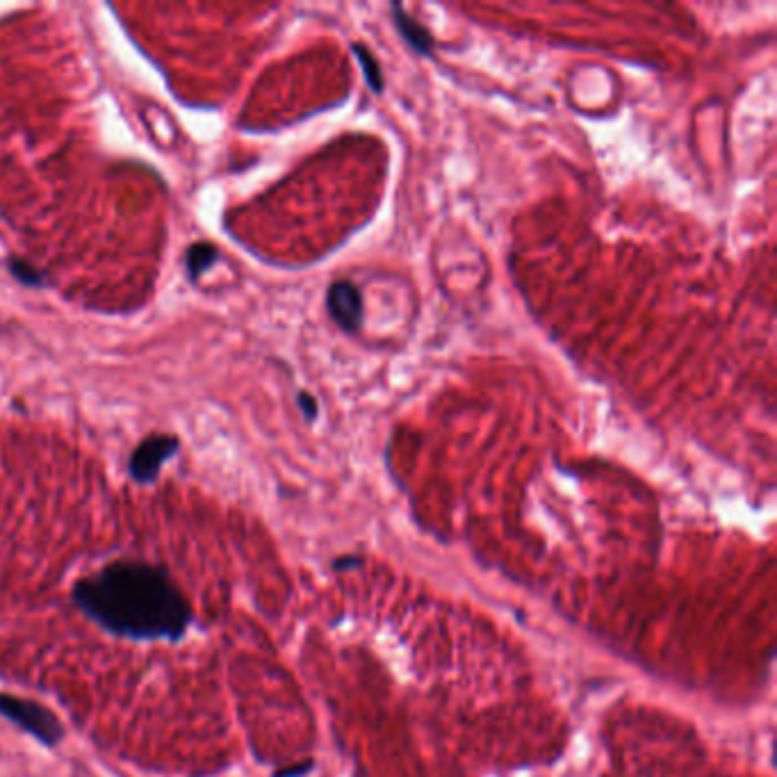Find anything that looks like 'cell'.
<instances>
[{"label": "cell", "instance_id": "1", "mask_svg": "<svg viewBox=\"0 0 777 777\" xmlns=\"http://www.w3.org/2000/svg\"><path fill=\"white\" fill-rule=\"evenodd\" d=\"M73 602L98 627L133 641H176L190 607L169 575L146 561H112L73 586Z\"/></svg>", "mask_w": 777, "mask_h": 777}, {"label": "cell", "instance_id": "2", "mask_svg": "<svg viewBox=\"0 0 777 777\" xmlns=\"http://www.w3.org/2000/svg\"><path fill=\"white\" fill-rule=\"evenodd\" d=\"M0 716H7L12 723L23 727L32 736H37L39 741H44L46 746H53L62 736V727L55 721V716L30 700L0 693Z\"/></svg>", "mask_w": 777, "mask_h": 777}, {"label": "cell", "instance_id": "3", "mask_svg": "<svg viewBox=\"0 0 777 777\" xmlns=\"http://www.w3.org/2000/svg\"><path fill=\"white\" fill-rule=\"evenodd\" d=\"M178 449H181V440L176 436H165V433H155L142 440L130 456V477L137 484H151L160 474L162 463L169 461Z\"/></svg>", "mask_w": 777, "mask_h": 777}, {"label": "cell", "instance_id": "4", "mask_svg": "<svg viewBox=\"0 0 777 777\" xmlns=\"http://www.w3.org/2000/svg\"><path fill=\"white\" fill-rule=\"evenodd\" d=\"M326 310L345 333H358L363 326V294L351 281H335L326 292Z\"/></svg>", "mask_w": 777, "mask_h": 777}, {"label": "cell", "instance_id": "5", "mask_svg": "<svg viewBox=\"0 0 777 777\" xmlns=\"http://www.w3.org/2000/svg\"><path fill=\"white\" fill-rule=\"evenodd\" d=\"M392 16H395V26L399 32H402V37L406 39V42L411 44L417 53L431 55V51H433L431 35L415 19L404 14L402 5H392Z\"/></svg>", "mask_w": 777, "mask_h": 777}, {"label": "cell", "instance_id": "6", "mask_svg": "<svg viewBox=\"0 0 777 777\" xmlns=\"http://www.w3.org/2000/svg\"><path fill=\"white\" fill-rule=\"evenodd\" d=\"M219 260V251L212 247L210 242H196L190 247L185 256V265H187V274H190L192 281H196L203 272L215 265Z\"/></svg>", "mask_w": 777, "mask_h": 777}, {"label": "cell", "instance_id": "7", "mask_svg": "<svg viewBox=\"0 0 777 777\" xmlns=\"http://www.w3.org/2000/svg\"><path fill=\"white\" fill-rule=\"evenodd\" d=\"M351 51L356 53V60H358V64H361V69L365 73L367 85L372 87V92L381 94L383 92V76H381V67H379V62H376V57L361 44L351 46Z\"/></svg>", "mask_w": 777, "mask_h": 777}, {"label": "cell", "instance_id": "8", "mask_svg": "<svg viewBox=\"0 0 777 777\" xmlns=\"http://www.w3.org/2000/svg\"><path fill=\"white\" fill-rule=\"evenodd\" d=\"M10 269L16 281L26 283V285H42V276H39L37 269L28 267V263H23V260H16L12 258L10 260Z\"/></svg>", "mask_w": 777, "mask_h": 777}, {"label": "cell", "instance_id": "9", "mask_svg": "<svg viewBox=\"0 0 777 777\" xmlns=\"http://www.w3.org/2000/svg\"><path fill=\"white\" fill-rule=\"evenodd\" d=\"M297 399H299L297 404H299L301 411H304L306 420H315V417H317V411H320V408H317L315 397H313V395H308V392H299Z\"/></svg>", "mask_w": 777, "mask_h": 777}, {"label": "cell", "instance_id": "10", "mask_svg": "<svg viewBox=\"0 0 777 777\" xmlns=\"http://www.w3.org/2000/svg\"><path fill=\"white\" fill-rule=\"evenodd\" d=\"M358 566H361V559H358V556H342V559L333 563L335 570H351V568H358Z\"/></svg>", "mask_w": 777, "mask_h": 777}, {"label": "cell", "instance_id": "11", "mask_svg": "<svg viewBox=\"0 0 777 777\" xmlns=\"http://www.w3.org/2000/svg\"><path fill=\"white\" fill-rule=\"evenodd\" d=\"M310 766H313V764H301V766H297V768H288V771H281V773H278V777H297L299 773H306Z\"/></svg>", "mask_w": 777, "mask_h": 777}]
</instances>
